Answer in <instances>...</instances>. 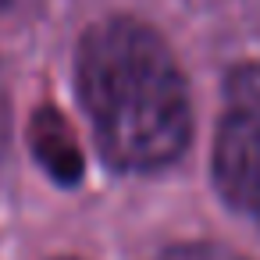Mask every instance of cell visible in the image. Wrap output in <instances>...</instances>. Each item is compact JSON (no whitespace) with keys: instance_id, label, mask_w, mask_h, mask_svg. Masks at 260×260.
Listing matches in <instances>:
<instances>
[{"instance_id":"cell-6","label":"cell","mask_w":260,"mask_h":260,"mask_svg":"<svg viewBox=\"0 0 260 260\" xmlns=\"http://www.w3.org/2000/svg\"><path fill=\"white\" fill-rule=\"evenodd\" d=\"M4 4H8V0H0V8H4Z\"/></svg>"},{"instance_id":"cell-2","label":"cell","mask_w":260,"mask_h":260,"mask_svg":"<svg viewBox=\"0 0 260 260\" xmlns=\"http://www.w3.org/2000/svg\"><path fill=\"white\" fill-rule=\"evenodd\" d=\"M214 185L232 210L260 221V64L235 68L224 86Z\"/></svg>"},{"instance_id":"cell-5","label":"cell","mask_w":260,"mask_h":260,"mask_svg":"<svg viewBox=\"0 0 260 260\" xmlns=\"http://www.w3.org/2000/svg\"><path fill=\"white\" fill-rule=\"evenodd\" d=\"M8 104H4V96H0V164H4V153H8Z\"/></svg>"},{"instance_id":"cell-1","label":"cell","mask_w":260,"mask_h":260,"mask_svg":"<svg viewBox=\"0 0 260 260\" xmlns=\"http://www.w3.org/2000/svg\"><path fill=\"white\" fill-rule=\"evenodd\" d=\"M75 86L104 160L118 171H160L192 136L189 89L168 43L136 18L93 25L75 54Z\"/></svg>"},{"instance_id":"cell-3","label":"cell","mask_w":260,"mask_h":260,"mask_svg":"<svg viewBox=\"0 0 260 260\" xmlns=\"http://www.w3.org/2000/svg\"><path fill=\"white\" fill-rule=\"evenodd\" d=\"M32 153L64 185H75L82 178V150H79L68 121L54 107H43L32 118Z\"/></svg>"},{"instance_id":"cell-4","label":"cell","mask_w":260,"mask_h":260,"mask_svg":"<svg viewBox=\"0 0 260 260\" xmlns=\"http://www.w3.org/2000/svg\"><path fill=\"white\" fill-rule=\"evenodd\" d=\"M160 260H246L224 246H210V242H192V246H175L168 249Z\"/></svg>"}]
</instances>
